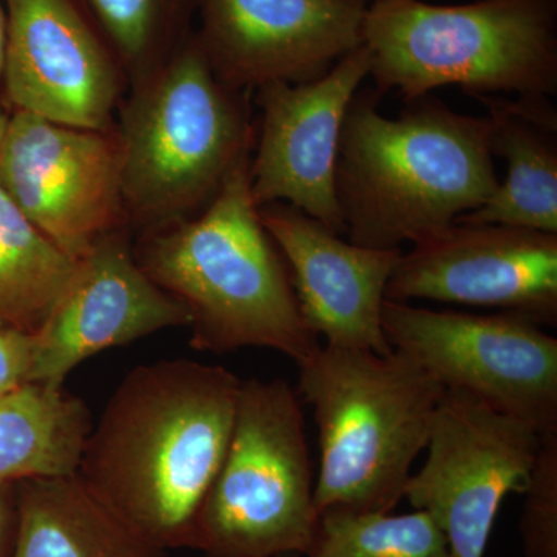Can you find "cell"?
Segmentation results:
<instances>
[{
	"instance_id": "cell-23",
	"label": "cell",
	"mask_w": 557,
	"mask_h": 557,
	"mask_svg": "<svg viewBox=\"0 0 557 557\" xmlns=\"http://www.w3.org/2000/svg\"><path fill=\"white\" fill-rule=\"evenodd\" d=\"M520 537L523 557H557V434L542 437L528 482Z\"/></svg>"
},
{
	"instance_id": "cell-2",
	"label": "cell",
	"mask_w": 557,
	"mask_h": 557,
	"mask_svg": "<svg viewBox=\"0 0 557 557\" xmlns=\"http://www.w3.org/2000/svg\"><path fill=\"white\" fill-rule=\"evenodd\" d=\"M383 94L359 89L341 127L336 199L346 236L359 247L420 244L456 225L498 189L490 120L438 98L406 102L398 119L380 112Z\"/></svg>"
},
{
	"instance_id": "cell-8",
	"label": "cell",
	"mask_w": 557,
	"mask_h": 557,
	"mask_svg": "<svg viewBox=\"0 0 557 557\" xmlns=\"http://www.w3.org/2000/svg\"><path fill=\"white\" fill-rule=\"evenodd\" d=\"M383 330L392 350L412 358L445 391L468 392L542 437L557 434V339L533 319L386 299Z\"/></svg>"
},
{
	"instance_id": "cell-13",
	"label": "cell",
	"mask_w": 557,
	"mask_h": 557,
	"mask_svg": "<svg viewBox=\"0 0 557 557\" xmlns=\"http://www.w3.org/2000/svg\"><path fill=\"white\" fill-rule=\"evenodd\" d=\"M2 83L16 110L112 131L124 69L79 0H3Z\"/></svg>"
},
{
	"instance_id": "cell-9",
	"label": "cell",
	"mask_w": 557,
	"mask_h": 557,
	"mask_svg": "<svg viewBox=\"0 0 557 557\" xmlns=\"http://www.w3.org/2000/svg\"><path fill=\"white\" fill-rule=\"evenodd\" d=\"M542 435L468 392L446 388L435 409L428 458L405 498L443 531L453 557H485L509 493L527 490Z\"/></svg>"
},
{
	"instance_id": "cell-14",
	"label": "cell",
	"mask_w": 557,
	"mask_h": 557,
	"mask_svg": "<svg viewBox=\"0 0 557 557\" xmlns=\"http://www.w3.org/2000/svg\"><path fill=\"white\" fill-rule=\"evenodd\" d=\"M386 299L493 307L556 325L557 234L456 223L403 252Z\"/></svg>"
},
{
	"instance_id": "cell-3",
	"label": "cell",
	"mask_w": 557,
	"mask_h": 557,
	"mask_svg": "<svg viewBox=\"0 0 557 557\" xmlns=\"http://www.w3.org/2000/svg\"><path fill=\"white\" fill-rule=\"evenodd\" d=\"M251 156L196 218L141 236L135 259L188 310L196 350L273 348L299 364L321 343L302 317L287 260L252 200Z\"/></svg>"
},
{
	"instance_id": "cell-25",
	"label": "cell",
	"mask_w": 557,
	"mask_h": 557,
	"mask_svg": "<svg viewBox=\"0 0 557 557\" xmlns=\"http://www.w3.org/2000/svg\"><path fill=\"white\" fill-rule=\"evenodd\" d=\"M17 522H20L17 483H2L0 485V557L13 556Z\"/></svg>"
},
{
	"instance_id": "cell-24",
	"label": "cell",
	"mask_w": 557,
	"mask_h": 557,
	"mask_svg": "<svg viewBox=\"0 0 557 557\" xmlns=\"http://www.w3.org/2000/svg\"><path fill=\"white\" fill-rule=\"evenodd\" d=\"M35 335L0 325V397L30 384Z\"/></svg>"
},
{
	"instance_id": "cell-22",
	"label": "cell",
	"mask_w": 557,
	"mask_h": 557,
	"mask_svg": "<svg viewBox=\"0 0 557 557\" xmlns=\"http://www.w3.org/2000/svg\"><path fill=\"white\" fill-rule=\"evenodd\" d=\"M306 557H453L448 539L426 512H322Z\"/></svg>"
},
{
	"instance_id": "cell-1",
	"label": "cell",
	"mask_w": 557,
	"mask_h": 557,
	"mask_svg": "<svg viewBox=\"0 0 557 557\" xmlns=\"http://www.w3.org/2000/svg\"><path fill=\"white\" fill-rule=\"evenodd\" d=\"M240 383L222 366L189 359L138 366L94 423L76 474L160 552L193 549L228 449Z\"/></svg>"
},
{
	"instance_id": "cell-12",
	"label": "cell",
	"mask_w": 557,
	"mask_h": 557,
	"mask_svg": "<svg viewBox=\"0 0 557 557\" xmlns=\"http://www.w3.org/2000/svg\"><path fill=\"white\" fill-rule=\"evenodd\" d=\"M370 0H196L201 50L220 83L256 91L324 76L362 46Z\"/></svg>"
},
{
	"instance_id": "cell-19",
	"label": "cell",
	"mask_w": 557,
	"mask_h": 557,
	"mask_svg": "<svg viewBox=\"0 0 557 557\" xmlns=\"http://www.w3.org/2000/svg\"><path fill=\"white\" fill-rule=\"evenodd\" d=\"M94 428L86 403L64 387L25 384L0 397V485L78 472Z\"/></svg>"
},
{
	"instance_id": "cell-26",
	"label": "cell",
	"mask_w": 557,
	"mask_h": 557,
	"mask_svg": "<svg viewBox=\"0 0 557 557\" xmlns=\"http://www.w3.org/2000/svg\"><path fill=\"white\" fill-rule=\"evenodd\" d=\"M7 46V10L5 2L0 0V79H2L3 60H5Z\"/></svg>"
},
{
	"instance_id": "cell-4",
	"label": "cell",
	"mask_w": 557,
	"mask_h": 557,
	"mask_svg": "<svg viewBox=\"0 0 557 557\" xmlns=\"http://www.w3.org/2000/svg\"><path fill=\"white\" fill-rule=\"evenodd\" d=\"M116 132L127 225L141 236L196 218L255 152L251 91L220 83L196 33L135 79Z\"/></svg>"
},
{
	"instance_id": "cell-15",
	"label": "cell",
	"mask_w": 557,
	"mask_h": 557,
	"mask_svg": "<svg viewBox=\"0 0 557 557\" xmlns=\"http://www.w3.org/2000/svg\"><path fill=\"white\" fill-rule=\"evenodd\" d=\"M189 327V313L143 271L124 228L100 237L35 333L30 383L64 387L76 366L160 330Z\"/></svg>"
},
{
	"instance_id": "cell-11",
	"label": "cell",
	"mask_w": 557,
	"mask_h": 557,
	"mask_svg": "<svg viewBox=\"0 0 557 557\" xmlns=\"http://www.w3.org/2000/svg\"><path fill=\"white\" fill-rule=\"evenodd\" d=\"M372 57L362 44L310 83H271L256 90L260 123L249 163L258 208L287 203L346 236L336 199L341 127L348 104L370 76Z\"/></svg>"
},
{
	"instance_id": "cell-5",
	"label": "cell",
	"mask_w": 557,
	"mask_h": 557,
	"mask_svg": "<svg viewBox=\"0 0 557 557\" xmlns=\"http://www.w3.org/2000/svg\"><path fill=\"white\" fill-rule=\"evenodd\" d=\"M298 368L299 392L319 431V515L394 511L445 388L398 350L325 344Z\"/></svg>"
},
{
	"instance_id": "cell-27",
	"label": "cell",
	"mask_w": 557,
	"mask_h": 557,
	"mask_svg": "<svg viewBox=\"0 0 557 557\" xmlns=\"http://www.w3.org/2000/svg\"><path fill=\"white\" fill-rule=\"evenodd\" d=\"M10 119L9 113L5 112L2 108H0V152H2L3 143H5L7 134H9L10 127Z\"/></svg>"
},
{
	"instance_id": "cell-28",
	"label": "cell",
	"mask_w": 557,
	"mask_h": 557,
	"mask_svg": "<svg viewBox=\"0 0 557 557\" xmlns=\"http://www.w3.org/2000/svg\"><path fill=\"white\" fill-rule=\"evenodd\" d=\"M278 557H302V556H299V555H285V556H278Z\"/></svg>"
},
{
	"instance_id": "cell-16",
	"label": "cell",
	"mask_w": 557,
	"mask_h": 557,
	"mask_svg": "<svg viewBox=\"0 0 557 557\" xmlns=\"http://www.w3.org/2000/svg\"><path fill=\"white\" fill-rule=\"evenodd\" d=\"M259 215L287 260L302 317L319 338L391 354L383 304L403 249L359 247L287 203L263 205Z\"/></svg>"
},
{
	"instance_id": "cell-7",
	"label": "cell",
	"mask_w": 557,
	"mask_h": 557,
	"mask_svg": "<svg viewBox=\"0 0 557 557\" xmlns=\"http://www.w3.org/2000/svg\"><path fill=\"white\" fill-rule=\"evenodd\" d=\"M306 423L285 380H242L228 449L197 519L207 557L309 555L317 541Z\"/></svg>"
},
{
	"instance_id": "cell-20",
	"label": "cell",
	"mask_w": 557,
	"mask_h": 557,
	"mask_svg": "<svg viewBox=\"0 0 557 557\" xmlns=\"http://www.w3.org/2000/svg\"><path fill=\"white\" fill-rule=\"evenodd\" d=\"M76 262L0 188V325L38 333L75 273Z\"/></svg>"
},
{
	"instance_id": "cell-18",
	"label": "cell",
	"mask_w": 557,
	"mask_h": 557,
	"mask_svg": "<svg viewBox=\"0 0 557 557\" xmlns=\"http://www.w3.org/2000/svg\"><path fill=\"white\" fill-rule=\"evenodd\" d=\"M11 557H161L75 475L17 483Z\"/></svg>"
},
{
	"instance_id": "cell-6",
	"label": "cell",
	"mask_w": 557,
	"mask_h": 557,
	"mask_svg": "<svg viewBox=\"0 0 557 557\" xmlns=\"http://www.w3.org/2000/svg\"><path fill=\"white\" fill-rule=\"evenodd\" d=\"M362 44L375 89L406 102L448 86L472 98L557 95V0H370Z\"/></svg>"
},
{
	"instance_id": "cell-21",
	"label": "cell",
	"mask_w": 557,
	"mask_h": 557,
	"mask_svg": "<svg viewBox=\"0 0 557 557\" xmlns=\"http://www.w3.org/2000/svg\"><path fill=\"white\" fill-rule=\"evenodd\" d=\"M124 72L138 79L189 38L196 0H79Z\"/></svg>"
},
{
	"instance_id": "cell-17",
	"label": "cell",
	"mask_w": 557,
	"mask_h": 557,
	"mask_svg": "<svg viewBox=\"0 0 557 557\" xmlns=\"http://www.w3.org/2000/svg\"><path fill=\"white\" fill-rule=\"evenodd\" d=\"M486 106L490 146L508 177L461 225H502L557 234V112L548 98L478 97Z\"/></svg>"
},
{
	"instance_id": "cell-10",
	"label": "cell",
	"mask_w": 557,
	"mask_h": 557,
	"mask_svg": "<svg viewBox=\"0 0 557 557\" xmlns=\"http://www.w3.org/2000/svg\"><path fill=\"white\" fill-rule=\"evenodd\" d=\"M0 188L33 225L78 260L127 225L119 135L11 115L0 152Z\"/></svg>"
}]
</instances>
